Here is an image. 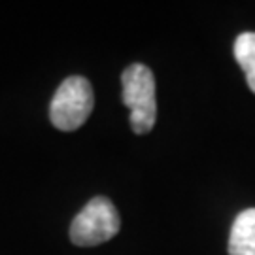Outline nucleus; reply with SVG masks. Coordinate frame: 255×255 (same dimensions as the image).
<instances>
[{
    "label": "nucleus",
    "mask_w": 255,
    "mask_h": 255,
    "mask_svg": "<svg viewBox=\"0 0 255 255\" xmlns=\"http://www.w3.org/2000/svg\"><path fill=\"white\" fill-rule=\"evenodd\" d=\"M235 57L246 74L250 89L255 93V32H244L237 38Z\"/></svg>",
    "instance_id": "5"
},
{
    "label": "nucleus",
    "mask_w": 255,
    "mask_h": 255,
    "mask_svg": "<svg viewBox=\"0 0 255 255\" xmlns=\"http://www.w3.org/2000/svg\"><path fill=\"white\" fill-rule=\"evenodd\" d=\"M121 218L106 197H95L74 218L70 225V240L76 246H99L112 240L119 233Z\"/></svg>",
    "instance_id": "3"
},
{
    "label": "nucleus",
    "mask_w": 255,
    "mask_h": 255,
    "mask_svg": "<svg viewBox=\"0 0 255 255\" xmlns=\"http://www.w3.org/2000/svg\"><path fill=\"white\" fill-rule=\"evenodd\" d=\"M229 255H255V208L240 212L229 235Z\"/></svg>",
    "instance_id": "4"
},
{
    "label": "nucleus",
    "mask_w": 255,
    "mask_h": 255,
    "mask_svg": "<svg viewBox=\"0 0 255 255\" xmlns=\"http://www.w3.org/2000/svg\"><path fill=\"white\" fill-rule=\"evenodd\" d=\"M95 106L93 87L83 76L66 78L55 91L49 119L59 130H76L89 119Z\"/></svg>",
    "instance_id": "2"
},
{
    "label": "nucleus",
    "mask_w": 255,
    "mask_h": 255,
    "mask_svg": "<svg viewBox=\"0 0 255 255\" xmlns=\"http://www.w3.org/2000/svg\"><path fill=\"white\" fill-rule=\"evenodd\" d=\"M123 104L130 110V127L136 134H147L157 121L155 78L146 64H130L121 74Z\"/></svg>",
    "instance_id": "1"
}]
</instances>
